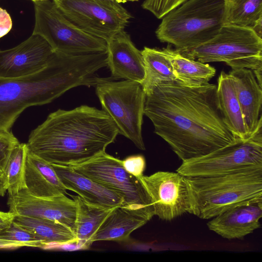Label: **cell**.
<instances>
[{
    "instance_id": "34",
    "label": "cell",
    "mask_w": 262,
    "mask_h": 262,
    "mask_svg": "<svg viewBox=\"0 0 262 262\" xmlns=\"http://www.w3.org/2000/svg\"><path fill=\"white\" fill-rule=\"evenodd\" d=\"M7 190V186L4 173L0 172V196L5 195Z\"/></svg>"
},
{
    "instance_id": "25",
    "label": "cell",
    "mask_w": 262,
    "mask_h": 262,
    "mask_svg": "<svg viewBox=\"0 0 262 262\" xmlns=\"http://www.w3.org/2000/svg\"><path fill=\"white\" fill-rule=\"evenodd\" d=\"M144 78L141 83L146 95L163 83L177 81L171 61L164 49L144 47L141 51Z\"/></svg>"
},
{
    "instance_id": "28",
    "label": "cell",
    "mask_w": 262,
    "mask_h": 262,
    "mask_svg": "<svg viewBox=\"0 0 262 262\" xmlns=\"http://www.w3.org/2000/svg\"><path fill=\"white\" fill-rule=\"evenodd\" d=\"M23 247L46 248L42 240L13 221L0 231V249H14Z\"/></svg>"
},
{
    "instance_id": "32",
    "label": "cell",
    "mask_w": 262,
    "mask_h": 262,
    "mask_svg": "<svg viewBox=\"0 0 262 262\" xmlns=\"http://www.w3.org/2000/svg\"><path fill=\"white\" fill-rule=\"evenodd\" d=\"M12 27V20L10 14L0 7V38L10 32Z\"/></svg>"
},
{
    "instance_id": "8",
    "label": "cell",
    "mask_w": 262,
    "mask_h": 262,
    "mask_svg": "<svg viewBox=\"0 0 262 262\" xmlns=\"http://www.w3.org/2000/svg\"><path fill=\"white\" fill-rule=\"evenodd\" d=\"M32 34L43 38L55 52L85 53L107 50V42L81 30L61 12L53 0L33 2Z\"/></svg>"
},
{
    "instance_id": "26",
    "label": "cell",
    "mask_w": 262,
    "mask_h": 262,
    "mask_svg": "<svg viewBox=\"0 0 262 262\" xmlns=\"http://www.w3.org/2000/svg\"><path fill=\"white\" fill-rule=\"evenodd\" d=\"M262 0H224V24L250 27L261 37Z\"/></svg>"
},
{
    "instance_id": "35",
    "label": "cell",
    "mask_w": 262,
    "mask_h": 262,
    "mask_svg": "<svg viewBox=\"0 0 262 262\" xmlns=\"http://www.w3.org/2000/svg\"><path fill=\"white\" fill-rule=\"evenodd\" d=\"M110 1H115L118 3H124L127 2H136V1H138L139 0H110Z\"/></svg>"
},
{
    "instance_id": "24",
    "label": "cell",
    "mask_w": 262,
    "mask_h": 262,
    "mask_svg": "<svg viewBox=\"0 0 262 262\" xmlns=\"http://www.w3.org/2000/svg\"><path fill=\"white\" fill-rule=\"evenodd\" d=\"M172 65L177 81L189 86H199L209 83L215 74V69L206 63L189 59L176 49L164 48Z\"/></svg>"
},
{
    "instance_id": "36",
    "label": "cell",
    "mask_w": 262,
    "mask_h": 262,
    "mask_svg": "<svg viewBox=\"0 0 262 262\" xmlns=\"http://www.w3.org/2000/svg\"><path fill=\"white\" fill-rule=\"evenodd\" d=\"M31 1H32L33 2H36V1H42V0H31Z\"/></svg>"
},
{
    "instance_id": "3",
    "label": "cell",
    "mask_w": 262,
    "mask_h": 262,
    "mask_svg": "<svg viewBox=\"0 0 262 262\" xmlns=\"http://www.w3.org/2000/svg\"><path fill=\"white\" fill-rule=\"evenodd\" d=\"M90 81L89 67L81 56L60 52H54L47 65L34 74L0 77V130L9 131L27 108L49 103Z\"/></svg>"
},
{
    "instance_id": "37",
    "label": "cell",
    "mask_w": 262,
    "mask_h": 262,
    "mask_svg": "<svg viewBox=\"0 0 262 262\" xmlns=\"http://www.w3.org/2000/svg\"><path fill=\"white\" fill-rule=\"evenodd\" d=\"M1 230H2V229H1L0 228V231H1Z\"/></svg>"
},
{
    "instance_id": "13",
    "label": "cell",
    "mask_w": 262,
    "mask_h": 262,
    "mask_svg": "<svg viewBox=\"0 0 262 262\" xmlns=\"http://www.w3.org/2000/svg\"><path fill=\"white\" fill-rule=\"evenodd\" d=\"M9 211L15 216L45 219L58 222L75 233L77 216L75 201L64 194L52 198H41L30 194L26 189L9 195Z\"/></svg>"
},
{
    "instance_id": "18",
    "label": "cell",
    "mask_w": 262,
    "mask_h": 262,
    "mask_svg": "<svg viewBox=\"0 0 262 262\" xmlns=\"http://www.w3.org/2000/svg\"><path fill=\"white\" fill-rule=\"evenodd\" d=\"M51 164L67 190L75 192L85 201L109 207L123 205V197L116 191L81 174L69 166Z\"/></svg>"
},
{
    "instance_id": "7",
    "label": "cell",
    "mask_w": 262,
    "mask_h": 262,
    "mask_svg": "<svg viewBox=\"0 0 262 262\" xmlns=\"http://www.w3.org/2000/svg\"><path fill=\"white\" fill-rule=\"evenodd\" d=\"M115 79L110 78L95 86L102 110L113 120L119 134L144 150L142 126L146 94L139 82Z\"/></svg>"
},
{
    "instance_id": "21",
    "label": "cell",
    "mask_w": 262,
    "mask_h": 262,
    "mask_svg": "<svg viewBox=\"0 0 262 262\" xmlns=\"http://www.w3.org/2000/svg\"><path fill=\"white\" fill-rule=\"evenodd\" d=\"M216 86L218 105L225 124L236 137L244 140L248 139L250 137L246 129L232 77L221 72Z\"/></svg>"
},
{
    "instance_id": "23",
    "label": "cell",
    "mask_w": 262,
    "mask_h": 262,
    "mask_svg": "<svg viewBox=\"0 0 262 262\" xmlns=\"http://www.w3.org/2000/svg\"><path fill=\"white\" fill-rule=\"evenodd\" d=\"M13 222L38 237L46 245L64 246L77 243L75 233L69 228L50 220L15 216Z\"/></svg>"
},
{
    "instance_id": "5",
    "label": "cell",
    "mask_w": 262,
    "mask_h": 262,
    "mask_svg": "<svg viewBox=\"0 0 262 262\" xmlns=\"http://www.w3.org/2000/svg\"><path fill=\"white\" fill-rule=\"evenodd\" d=\"M224 14V0H188L162 18L156 35L178 51L193 48L218 34Z\"/></svg>"
},
{
    "instance_id": "15",
    "label": "cell",
    "mask_w": 262,
    "mask_h": 262,
    "mask_svg": "<svg viewBox=\"0 0 262 262\" xmlns=\"http://www.w3.org/2000/svg\"><path fill=\"white\" fill-rule=\"evenodd\" d=\"M262 199L233 206L207 223L208 229L224 238L242 239L261 227Z\"/></svg>"
},
{
    "instance_id": "6",
    "label": "cell",
    "mask_w": 262,
    "mask_h": 262,
    "mask_svg": "<svg viewBox=\"0 0 262 262\" xmlns=\"http://www.w3.org/2000/svg\"><path fill=\"white\" fill-rule=\"evenodd\" d=\"M178 51L203 63L225 62L232 70L250 69L261 85L262 39L251 28L225 24L210 40Z\"/></svg>"
},
{
    "instance_id": "27",
    "label": "cell",
    "mask_w": 262,
    "mask_h": 262,
    "mask_svg": "<svg viewBox=\"0 0 262 262\" xmlns=\"http://www.w3.org/2000/svg\"><path fill=\"white\" fill-rule=\"evenodd\" d=\"M28 148L27 143H18L13 149L5 171L9 195L26 189L25 170Z\"/></svg>"
},
{
    "instance_id": "9",
    "label": "cell",
    "mask_w": 262,
    "mask_h": 262,
    "mask_svg": "<svg viewBox=\"0 0 262 262\" xmlns=\"http://www.w3.org/2000/svg\"><path fill=\"white\" fill-rule=\"evenodd\" d=\"M261 126L247 140L238 138L206 155L182 161L176 171L184 177H209L262 166Z\"/></svg>"
},
{
    "instance_id": "16",
    "label": "cell",
    "mask_w": 262,
    "mask_h": 262,
    "mask_svg": "<svg viewBox=\"0 0 262 262\" xmlns=\"http://www.w3.org/2000/svg\"><path fill=\"white\" fill-rule=\"evenodd\" d=\"M107 66L114 79H123L140 83L144 78L141 51L123 30L117 32L107 42Z\"/></svg>"
},
{
    "instance_id": "30",
    "label": "cell",
    "mask_w": 262,
    "mask_h": 262,
    "mask_svg": "<svg viewBox=\"0 0 262 262\" xmlns=\"http://www.w3.org/2000/svg\"><path fill=\"white\" fill-rule=\"evenodd\" d=\"M19 142L9 130H0V172L5 171L13 148Z\"/></svg>"
},
{
    "instance_id": "29",
    "label": "cell",
    "mask_w": 262,
    "mask_h": 262,
    "mask_svg": "<svg viewBox=\"0 0 262 262\" xmlns=\"http://www.w3.org/2000/svg\"><path fill=\"white\" fill-rule=\"evenodd\" d=\"M188 0H145L142 8L151 13L157 18L162 19L169 12Z\"/></svg>"
},
{
    "instance_id": "4",
    "label": "cell",
    "mask_w": 262,
    "mask_h": 262,
    "mask_svg": "<svg viewBox=\"0 0 262 262\" xmlns=\"http://www.w3.org/2000/svg\"><path fill=\"white\" fill-rule=\"evenodd\" d=\"M189 213L211 219L246 201L262 199V166L209 177H185Z\"/></svg>"
},
{
    "instance_id": "1",
    "label": "cell",
    "mask_w": 262,
    "mask_h": 262,
    "mask_svg": "<svg viewBox=\"0 0 262 262\" xmlns=\"http://www.w3.org/2000/svg\"><path fill=\"white\" fill-rule=\"evenodd\" d=\"M216 88L214 84L193 87L171 81L146 95L144 115L154 132L182 161L206 155L238 138L224 121Z\"/></svg>"
},
{
    "instance_id": "22",
    "label": "cell",
    "mask_w": 262,
    "mask_h": 262,
    "mask_svg": "<svg viewBox=\"0 0 262 262\" xmlns=\"http://www.w3.org/2000/svg\"><path fill=\"white\" fill-rule=\"evenodd\" d=\"M77 204L75 234L77 244L81 249H88L92 237L115 207L91 204L78 195H71Z\"/></svg>"
},
{
    "instance_id": "31",
    "label": "cell",
    "mask_w": 262,
    "mask_h": 262,
    "mask_svg": "<svg viewBox=\"0 0 262 262\" xmlns=\"http://www.w3.org/2000/svg\"><path fill=\"white\" fill-rule=\"evenodd\" d=\"M122 163L125 169L134 176L139 178L143 175L146 162L142 155H137L127 157L122 160Z\"/></svg>"
},
{
    "instance_id": "33",
    "label": "cell",
    "mask_w": 262,
    "mask_h": 262,
    "mask_svg": "<svg viewBox=\"0 0 262 262\" xmlns=\"http://www.w3.org/2000/svg\"><path fill=\"white\" fill-rule=\"evenodd\" d=\"M15 216V215L9 211L8 212L0 211V228L3 229L10 226Z\"/></svg>"
},
{
    "instance_id": "2",
    "label": "cell",
    "mask_w": 262,
    "mask_h": 262,
    "mask_svg": "<svg viewBox=\"0 0 262 262\" xmlns=\"http://www.w3.org/2000/svg\"><path fill=\"white\" fill-rule=\"evenodd\" d=\"M118 134L102 110L82 105L51 113L31 132L27 145L29 152L49 163L70 166L105 151Z\"/></svg>"
},
{
    "instance_id": "11",
    "label": "cell",
    "mask_w": 262,
    "mask_h": 262,
    "mask_svg": "<svg viewBox=\"0 0 262 262\" xmlns=\"http://www.w3.org/2000/svg\"><path fill=\"white\" fill-rule=\"evenodd\" d=\"M69 166L121 194L124 200L122 206L153 209L150 198L139 179L125 169L122 160L107 154L105 151Z\"/></svg>"
},
{
    "instance_id": "12",
    "label": "cell",
    "mask_w": 262,
    "mask_h": 262,
    "mask_svg": "<svg viewBox=\"0 0 262 262\" xmlns=\"http://www.w3.org/2000/svg\"><path fill=\"white\" fill-rule=\"evenodd\" d=\"M139 180L148 194L154 215L170 221L189 213L190 202L185 177L178 172L159 171Z\"/></svg>"
},
{
    "instance_id": "17",
    "label": "cell",
    "mask_w": 262,
    "mask_h": 262,
    "mask_svg": "<svg viewBox=\"0 0 262 262\" xmlns=\"http://www.w3.org/2000/svg\"><path fill=\"white\" fill-rule=\"evenodd\" d=\"M155 216L152 208L140 206L116 207L92 237V244L98 241L123 242L130 234Z\"/></svg>"
},
{
    "instance_id": "10",
    "label": "cell",
    "mask_w": 262,
    "mask_h": 262,
    "mask_svg": "<svg viewBox=\"0 0 262 262\" xmlns=\"http://www.w3.org/2000/svg\"><path fill=\"white\" fill-rule=\"evenodd\" d=\"M53 1L74 25L106 42L132 17L120 3L110 0Z\"/></svg>"
},
{
    "instance_id": "14",
    "label": "cell",
    "mask_w": 262,
    "mask_h": 262,
    "mask_svg": "<svg viewBox=\"0 0 262 262\" xmlns=\"http://www.w3.org/2000/svg\"><path fill=\"white\" fill-rule=\"evenodd\" d=\"M54 53L43 38L32 34L14 48L0 50V77L14 78L34 74L47 65Z\"/></svg>"
},
{
    "instance_id": "19",
    "label": "cell",
    "mask_w": 262,
    "mask_h": 262,
    "mask_svg": "<svg viewBox=\"0 0 262 262\" xmlns=\"http://www.w3.org/2000/svg\"><path fill=\"white\" fill-rule=\"evenodd\" d=\"M229 74L233 80L244 122L251 137L262 126L261 86L250 69L232 70Z\"/></svg>"
},
{
    "instance_id": "20",
    "label": "cell",
    "mask_w": 262,
    "mask_h": 262,
    "mask_svg": "<svg viewBox=\"0 0 262 262\" xmlns=\"http://www.w3.org/2000/svg\"><path fill=\"white\" fill-rule=\"evenodd\" d=\"M26 189L41 198L66 194L67 189L57 176L52 164L28 150L25 170Z\"/></svg>"
}]
</instances>
